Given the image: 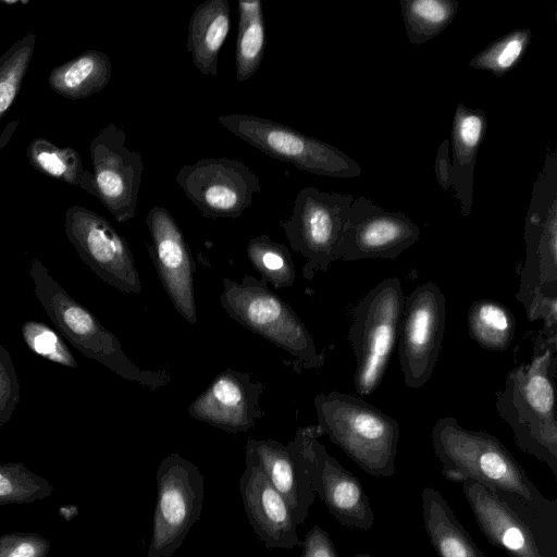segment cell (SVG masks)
I'll list each match as a JSON object with an SVG mask.
<instances>
[{
	"label": "cell",
	"instance_id": "obj_7",
	"mask_svg": "<svg viewBox=\"0 0 557 557\" xmlns=\"http://www.w3.org/2000/svg\"><path fill=\"white\" fill-rule=\"evenodd\" d=\"M405 294L398 277L377 283L357 304L348 339L356 358L355 389L359 396L381 384L393 354L401 321Z\"/></svg>",
	"mask_w": 557,
	"mask_h": 557
},
{
	"label": "cell",
	"instance_id": "obj_13",
	"mask_svg": "<svg viewBox=\"0 0 557 557\" xmlns=\"http://www.w3.org/2000/svg\"><path fill=\"white\" fill-rule=\"evenodd\" d=\"M64 230L78 257L101 281L122 293H141L133 252L107 219L74 205L65 212Z\"/></svg>",
	"mask_w": 557,
	"mask_h": 557
},
{
	"label": "cell",
	"instance_id": "obj_16",
	"mask_svg": "<svg viewBox=\"0 0 557 557\" xmlns=\"http://www.w3.org/2000/svg\"><path fill=\"white\" fill-rule=\"evenodd\" d=\"M419 239L420 228L408 215L388 211L360 196L345 215L341 259H396Z\"/></svg>",
	"mask_w": 557,
	"mask_h": 557
},
{
	"label": "cell",
	"instance_id": "obj_22",
	"mask_svg": "<svg viewBox=\"0 0 557 557\" xmlns=\"http://www.w3.org/2000/svg\"><path fill=\"white\" fill-rule=\"evenodd\" d=\"M487 120L482 109L458 103L451 128V187L465 214L472 208L473 172L479 148L485 137Z\"/></svg>",
	"mask_w": 557,
	"mask_h": 557
},
{
	"label": "cell",
	"instance_id": "obj_8",
	"mask_svg": "<svg viewBox=\"0 0 557 557\" xmlns=\"http://www.w3.org/2000/svg\"><path fill=\"white\" fill-rule=\"evenodd\" d=\"M218 122L261 152L300 171L334 178L361 174L360 165L338 148L270 119L231 113L220 115Z\"/></svg>",
	"mask_w": 557,
	"mask_h": 557
},
{
	"label": "cell",
	"instance_id": "obj_35",
	"mask_svg": "<svg viewBox=\"0 0 557 557\" xmlns=\"http://www.w3.org/2000/svg\"><path fill=\"white\" fill-rule=\"evenodd\" d=\"M20 401V382L9 350L0 343V429L12 418Z\"/></svg>",
	"mask_w": 557,
	"mask_h": 557
},
{
	"label": "cell",
	"instance_id": "obj_21",
	"mask_svg": "<svg viewBox=\"0 0 557 557\" xmlns=\"http://www.w3.org/2000/svg\"><path fill=\"white\" fill-rule=\"evenodd\" d=\"M461 484L476 523L492 545L513 557H542L531 529L498 493L471 480Z\"/></svg>",
	"mask_w": 557,
	"mask_h": 557
},
{
	"label": "cell",
	"instance_id": "obj_38",
	"mask_svg": "<svg viewBox=\"0 0 557 557\" xmlns=\"http://www.w3.org/2000/svg\"><path fill=\"white\" fill-rule=\"evenodd\" d=\"M448 149H449V140L445 139L436 153L435 159V174L436 180L440 186L443 189H447L448 187H451L453 184V177H451V161L448 156Z\"/></svg>",
	"mask_w": 557,
	"mask_h": 557
},
{
	"label": "cell",
	"instance_id": "obj_12",
	"mask_svg": "<svg viewBox=\"0 0 557 557\" xmlns=\"http://www.w3.org/2000/svg\"><path fill=\"white\" fill-rule=\"evenodd\" d=\"M176 183L191 203L210 219H237L261 191L260 180L244 162L226 157L202 158L183 165Z\"/></svg>",
	"mask_w": 557,
	"mask_h": 557
},
{
	"label": "cell",
	"instance_id": "obj_24",
	"mask_svg": "<svg viewBox=\"0 0 557 557\" xmlns=\"http://www.w3.org/2000/svg\"><path fill=\"white\" fill-rule=\"evenodd\" d=\"M423 524L438 557H486L434 487L421 493Z\"/></svg>",
	"mask_w": 557,
	"mask_h": 557
},
{
	"label": "cell",
	"instance_id": "obj_9",
	"mask_svg": "<svg viewBox=\"0 0 557 557\" xmlns=\"http://www.w3.org/2000/svg\"><path fill=\"white\" fill-rule=\"evenodd\" d=\"M354 199L351 195L312 186L298 191L289 216L280 225L292 249L306 259L305 278L312 280L318 272H326L341 259L344 220Z\"/></svg>",
	"mask_w": 557,
	"mask_h": 557
},
{
	"label": "cell",
	"instance_id": "obj_37",
	"mask_svg": "<svg viewBox=\"0 0 557 557\" xmlns=\"http://www.w3.org/2000/svg\"><path fill=\"white\" fill-rule=\"evenodd\" d=\"M300 547V557H338L331 537L319 525L307 531Z\"/></svg>",
	"mask_w": 557,
	"mask_h": 557
},
{
	"label": "cell",
	"instance_id": "obj_5",
	"mask_svg": "<svg viewBox=\"0 0 557 557\" xmlns=\"http://www.w3.org/2000/svg\"><path fill=\"white\" fill-rule=\"evenodd\" d=\"M313 403L320 436L327 435L372 476L389 478L395 473L400 436L397 420L361 397L341 392L318 394Z\"/></svg>",
	"mask_w": 557,
	"mask_h": 557
},
{
	"label": "cell",
	"instance_id": "obj_36",
	"mask_svg": "<svg viewBox=\"0 0 557 557\" xmlns=\"http://www.w3.org/2000/svg\"><path fill=\"white\" fill-rule=\"evenodd\" d=\"M51 543L34 532H12L0 536V557H46Z\"/></svg>",
	"mask_w": 557,
	"mask_h": 557
},
{
	"label": "cell",
	"instance_id": "obj_4",
	"mask_svg": "<svg viewBox=\"0 0 557 557\" xmlns=\"http://www.w3.org/2000/svg\"><path fill=\"white\" fill-rule=\"evenodd\" d=\"M29 276L34 293L55 329L84 356L100 362L123 379L158 389L171 381L168 371L137 367L123 351L114 333L75 300L36 257L30 259Z\"/></svg>",
	"mask_w": 557,
	"mask_h": 557
},
{
	"label": "cell",
	"instance_id": "obj_6",
	"mask_svg": "<svg viewBox=\"0 0 557 557\" xmlns=\"http://www.w3.org/2000/svg\"><path fill=\"white\" fill-rule=\"evenodd\" d=\"M222 307L236 322L298 359L306 368L319 369L324 354L294 309L271 292L268 283L245 275L240 283L223 278Z\"/></svg>",
	"mask_w": 557,
	"mask_h": 557
},
{
	"label": "cell",
	"instance_id": "obj_17",
	"mask_svg": "<svg viewBox=\"0 0 557 557\" xmlns=\"http://www.w3.org/2000/svg\"><path fill=\"white\" fill-rule=\"evenodd\" d=\"M145 223L150 232L148 250L162 286L176 311L196 324L194 261L188 244L173 215L163 207L152 206Z\"/></svg>",
	"mask_w": 557,
	"mask_h": 557
},
{
	"label": "cell",
	"instance_id": "obj_30",
	"mask_svg": "<svg viewBox=\"0 0 557 557\" xmlns=\"http://www.w3.org/2000/svg\"><path fill=\"white\" fill-rule=\"evenodd\" d=\"M246 250L261 280L271 283L275 288L289 287L294 284L296 269L285 245L275 243L269 235L263 234L251 238Z\"/></svg>",
	"mask_w": 557,
	"mask_h": 557
},
{
	"label": "cell",
	"instance_id": "obj_18",
	"mask_svg": "<svg viewBox=\"0 0 557 557\" xmlns=\"http://www.w3.org/2000/svg\"><path fill=\"white\" fill-rule=\"evenodd\" d=\"M264 385L247 372L226 369L188 407L193 419L227 433L250 430L261 416L259 401Z\"/></svg>",
	"mask_w": 557,
	"mask_h": 557
},
{
	"label": "cell",
	"instance_id": "obj_25",
	"mask_svg": "<svg viewBox=\"0 0 557 557\" xmlns=\"http://www.w3.org/2000/svg\"><path fill=\"white\" fill-rule=\"evenodd\" d=\"M111 74L112 65L108 54L91 49L53 67L48 83L59 96L78 100L101 91L109 84Z\"/></svg>",
	"mask_w": 557,
	"mask_h": 557
},
{
	"label": "cell",
	"instance_id": "obj_31",
	"mask_svg": "<svg viewBox=\"0 0 557 557\" xmlns=\"http://www.w3.org/2000/svg\"><path fill=\"white\" fill-rule=\"evenodd\" d=\"M531 38L532 32L529 27L513 29L478 52L470 60L469 66L488 71L500 77L513 70L522 60Z\"/></svg>",
	"mask_w": 557,
	"mask_h": 557
},
{
	"label": "cell",
	"instance_id": "obj_41",
	"mask_svg": "<svg viewBox=\"0 0 557 557\" xmlns=\"http://www.w3.org/2000/svg\"><path fill=\"white\" fill-rule=\"evenodd\" d=\"M355 557H374V556H371L369 554H366V553H358L355 555Z\"/></svg>",
	"mask_w": 557,
	"mask_h": 557
},
{
	"label": "cell",
	"instance_id": "obj_19",
	"mask_svg": "<svg viewBox=\"0 0 557 557\" xmlns=\"http://www.w3.org/2000/svg\"><path fill=\"white\" fill-rule=\"evenodd\" d=\"M246 469L239 478V492L249 524L268 550L301 546L293 513L269 481L253 451L246 446Z\"/></svg>",
	"mask_w": 557,
	"mask_h": 557
},
{
	"label": "cell",
	"instance_id": "obj_3",
	"mask_svg": "<svg viewBox=\"0 0 557 557\" xmlns=\"http://www.w3.org/2000/svg\"><path fill=\"white\" fill-rule=\"evenodd\" d=\"M525 259L516 299L544 335H557V154L547 150L524 224Z\"/></svg>",
	"mask_w": 557,
	"mask_h": 557
},
{
	"label": "cell",
	"instance_id": "obj_34",
	"mask_svg": "<svg viewBox=\"0 0 557 557\" xmlns=\"http://www.w3.org/2000/svg\"><path fill=\"white\" fill-rule=\"evenodd\" d=\"M21 331L26 346L34 354L59 366L71 369L78 367L64 339L48 324L27 320L23 323Z\"/></svg>",
	"mask_w": 557,
	"mask_h": 557
},
{
	"label": "cell",
	"instance_id": "obj_28",
	"mask_svg": "<svg viewBox=\"0 0 557 557\" xmlns=\"http://www.w3.org/2000/svg\"><path fill=\"white\" fill-rule=\"evenodd\" d=\"M469 336L483 349L505 351L516 333V319L503 304L492 299L473 301L468 311Z\"/></svg>",
	"mask_w": 557,
	"mask_h": 557
},
{
	"label": "cell",
	"instance_id": "obj_32",
	"mask_svg": "<svg viewBox=\"0 0 557 557\" xmlns=\"http://www.w3.org/2000/svg\"><path fill=\"white\" fill-rule=\"evenodd\" d=\"M35 46L36 34L30 32L0 57V120L12 107L21 90Z\"/></svg>",
	"mask_w": 557,
	"mask_h": 557
},
{
	"label": "cell",
	"instance_id": "obj_39",
	"mask_svg": "<svg viewBox=\"0 0 557 557\" xmlns=\"http://www.w3.org/2000/svg\"><path fill=\"white\" fill-rule=\"evenodd\" d=\"M20 120L15 119L9 122L3 131L0 133V151L9 144L13 134L15 133L18 126Z\"/></svg>",
	"mask_w": 557,
	"mask_h": 557
},
{
	"label": "cell",
	"instance_id": "obj_26",
	"mask_svg": "<svg viewBox=\"0 0 557 557\" xmlns=\"http://www.w3.org/2000/svg\"><path fill=\"white\" fill-rule=\"evenodd\" d=\"M30 165L39 173L82 188L95 197L92 173L85 170L78 152L72 147H59L46 138H34L27 149Z\"/></svg>",
	"mask_w": 557,
	"mask_h": 557
},
{
	"label": "cell",
	"instance_id": "obj_33",
	"mask_svg": "<svg viewBox=\"0 0 557 557\" xmlns=\"http://www.w3.org/2000/svg\"><path fill=\"white\" fill-rule=\"evenodd\" d=\"M52 493V485L24 463H0V505L29 504Z\"/></svg>",
	"mask_w": 557,
	"mask_h": 557
},
{
	"label": "cell",
	"instance_id": "obj_14",
	"mask_svg": "<svg viewBox=\"0 0 557 557\" xmlns=\"http://www.w3.org/2000/svg\"><path fill=\"white\" fill-rule=\"evenodd\" d=\"M95 197L125 223L136 214L145 170L143 156L126 146L125 132L113 123L103 127L89 145Z\"/></svg>",
	"mask_w": 557,
	"mask_h": 557
},
{
	"label": "cell",
	"instance_id": "obj_11",
	"mask_svg": "<svg viewBox=\"0 0 557 557\" xmlns=\"http://www.w3.org/2000/svg\"><path fill=\"white\" fill-rule=\"evenodd\" d=\"M446 299L440 287L425 282L406 298L398 332V356L404 382L420 388L432 376L442 349Z\"/></svg>",
	"mask_w": 557,
	"mask_h": 557
},
{
	"label": "cell",
	"instance_id": "obj_27",
	"mask_svg": "<svg viewBox=\"0 0 557 557\" xmlns=\"http://www.w3.org/2000/svg\"><path fill=\"white\" fill-rule=\"evenodd\" d=\"M236 37V79L248 81L260 67L267 47L265 25L260 0H238Z\"/></svg>",
	"mask_w": 557,
	"mask_h": 557
},
{
	"label": "cell",
	"instance_id": "obj_15",
	"mask_svg": "<svg viewBox=\"0 0 557 557\" xmlns=\"http://www.w3.org/2000/svg\"><path fill=\"white\" fill-rule=\"evenodd\" d=\"M295 437L305 455L312 490L330 513L344 527L370 530L374 513L359 479L326 451L318 441L315 425L299 428Z\"/></svg>",
	"mask_w": 557,
	"mask_h": 557
},
{
	"label": "cell",
	"instance_id": "obj_23",
	"mask_svg": "<svg viewBox=\"0 0 557 557\" xmlns=\"http://www.w3.org/2000/svg\"><path fill=\"white\" fill-rule=\"evenodd\" d=\"M230 28L227 0H206L195 8L187 26V50L203 75L218 76L219 54Z\"/></svg>",
	"mask_w": 557,
	"mask_h": 557
},
{
	"label": "cell",
	"instance_id": "obj_29",
	"mask_svg": "<svg viewBox=\"0 0 557 557\" xmlns=\"http://www.w3.org/2000/svg\"><path fill=\"white\" fill-rule=\"evenodd\" d=\"M407 37L413 45L424 44L445 30L454 21L457 0H400Z\"/></svg>",
	"mask_w": 557,
	"mask_h": 557
},
{
	"label": "cell",
	"instance_id": "obj_20",
	"mask_svg": "<svg viewBox=\"0 0 557 557\" xmlns=\"http://www.w3.org/2000/svg\"><path fill=\"white\" fill-rule=\"evenodd\" d=\"M248 446L272 485L287 503L296 524L305 522L315 494L301 446L296 437L286 445L275 440L248 438Z\"/></svg>",
	"mask_w": 557,
	"mask_h": 557
},
{
	"label": "cell",
	"instance_id": "obj_1",
	"mask_svg": "<svg viewBox=\"0 0 557 557\" xmlns=\"http://www.w3.org/2000/svg\"><path fill=\"white\" fill-rule=\"evenodd\" d=\"M557 336L540 332L532 359L511 369L496 394V410L517 446L544 462L557 478L555 377Z\"/></svg>",
	"mask_w": 557,
	"mask_h": 557
},
{
	"label": "cell",
	"instance_id": "obj_40",
	"mask_svg": "<svg viewBox=\"0 0 557 557\" xmlns=\"http://www.w3.org/2000/svg\"><path fill=\"white\" fill-rule=\"evenodd\" d=\"M58 511H59L60 517H62L66 521H70L75 516H77L78 508L74 505H70V506L66 505V506H61Z\"/></svg>",
	"mask_w": 557,
	"mask_h": 557
},
{
	"label": "cell",
	"instance_id": "obj_10",
	"mask_svg": "<svg viewBox=\"0 0 557 557\" xmlns=\"http://www.w3.org/2000/svg\"><path fill=\"white\" fill-rule=\"evenodd\" d=\"M156 479L157 500L146 557H173L200 518L205 478L195 463L172 453L158 466Z\"/></svg>",
	"mask_w": 557,
	"mask_h": 557
},
{
	"label": "cell",
	"instance_id": "obj_2",
	"mask_svg": "<svg viewBox=\"0 0 557 557\" xmlns=\"http://www.w3.org/2000/svg\"><path fill=\"white\" fill-rule=\"evenodd\" d=\"M432 445L442 474L451 482H478L498 493L512 508H547V500L524 469L494 435L461 426L443 417L432 430Z\"/></svg>",
	"mask_w": 557,
	"mask_h": 557
}]
</instances>
